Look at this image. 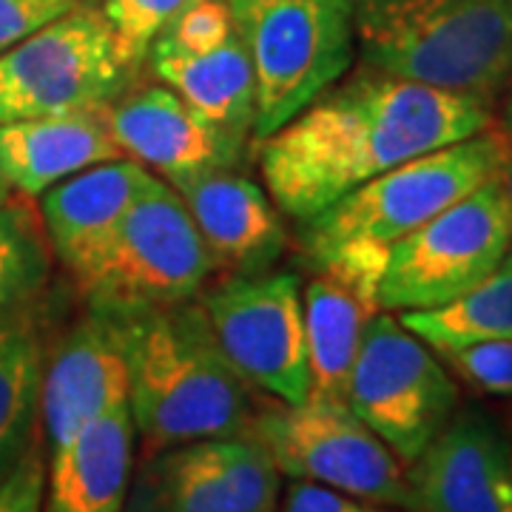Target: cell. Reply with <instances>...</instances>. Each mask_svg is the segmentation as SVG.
<instances>
[{
	"label": "cell",
	"mask_w": 512,
	"mask_h": 512,
	"mask_svg": "<svg viewBox=\"0 0 512 512\" xmlns=\"http://www.w3.org/2000/svg\"><path fill=\"white\" fill-rule=\"evenodd\" d=\"M109 23L114 49L131 72L148 60L151 46L174 26V20L197 0H94Z\"/></svg>",
	"instance_id": "obj_25"
},
{
	"label": "cell",
	"mask_w": 512,
	"mask_h": 512,
	"mask_svg": "<svg viewBox=\"0 0 512 512\" xmlns=\"http://www.w3.org/2000/svg\"><path fill=\"white\" fill-rule=\"evenodd\" d=\"M407 478L419 512H512V447L481 413L456 410Z\"/></svg>",
	"instance_id": "obj_15"
},
{
	"label": "cell",
	"mask_w": 512,
	"mask_h": 512,
	"mask_svg": "<svg viewBox=\"0 0 512 512\" xmlns=\"http://www.w3.org/2000/svg\"><path fill=\"white\" fill-rule=\"evenodd\" d=\"M120 154L180 188L208 171L237 168L251 140L214 126L168 86H128L106 109Z\"/></svg>",
	"instance_id": "obj_13"
},
{
	"label": "cell",
	"mask_w": 512,
	"mask_h": 512,
	"mask_svg": "<svg viewBox=\"0 0 512 512\" xmlns=\"http://www.w3.org/2000/svg\"><path fill=\"white\" fill-rule=\"evenodd\" d=\"M282 473L251 436L171 444L134 464L123 512H279Z\"/></svg>",
	"instance_id": "obj_12"
},
{
	"label": "cell",
	"mask_w": 512,
	"mask_h": 512,
	"mask_svg": "<svg viewBox=\"0 0 512 512\" xmlns=\"http://www.w3.org/2000/svg\"><path fill=\"white\" fill-rule=\"evenodd\" d=\"M214 262L177 188L157 180L117 222L74 288L89 311L126 319L197 299Z\"/></svg>",
	"instance_id": "obj_5"
},
{
	"label": "cell",
	"mask_w": 512,
	"mask_h": 512,
	"mask_svg": "<svg viewBox=\"0 0 512 512\" xmlns=\"http://www.w3.org/2000/svg\"><path fill=\"white\" fill-rule=\"evenodd\" d=\"M46 490V444L40 441L20 470L0 487V512H40Z\"/></svg>",
	"instance_id": "obj_28"
},
{
	"label": "cell",
	"mask_w": 512,
	"mask_h": 512,
	"mask_svg": "<svg viewBox=\"0 0 512 512\" xmlns=\"http://www.w3.org/2000/svg\"><path fill=\"white\" fill-rule=\"evenodd\" d=\"M353 3H356V0H353Z\"/></svg>",
	"instance_id": "obj_35"
},
{
	"label": "cell",
	"mask_w": 512,
	"mask_h": 512,
	"mask_svg": "<svg viewBox=\"0 0 512 512\" xmlns=\"http://www.w3.org/2000/svg\"><path fill=\"white\" fill-rule=\"evenodd\" d=\"M510 157V143L493 123L467 140L396 165L302 222L305 254L319 274L379 296L387 251L501 174Z\"/></svg>",
	"instance_id": "obj_3"
},
{
	"label": "cell",
	"mask_w": 512,
	"mask_h": 512,
	"mask_svg": "<svg viewBox=\"0 0 512 512\" xmlns=\"http://www.w3.org/2000/svg\"><path fill=\"white\" fill-rule=\"evenodd\" d=\"M131 83L97 3L80 0L0 55V123L106 109Z\"/></svg>",
	"instance_id": "obj_10"
},
{
	"label": "cell",
	"mask_w": 512,
	"mask_h": 512,
	"mask_svg": "<svg viewBox=\"0 0 512 512\" xmlns=\"http://www.w3.org/2000/svg\"><path fill=\"white\" fill-rule=\"evenodd\" d=\"M43 353L46 336L35 308L0 328V487L43 441Z\"/></svg>",
	"instance_id": "obj_22"
},
{
	"label": "cell",
	"mask_w": 512,
	"mask_h": 512,
	"mask_svg": "<svg viewBox=\"0 0 512 512\" xmlns=\"http://www.w3.org/2000/svg\"><path fill=\"white\" fill-rule=\"evenodd\" d=\"M52 265L55 254L29 200L12 194L0 202V328L37 308Z\"/></svg>",
	"instance_id": "obj_24"
},
{
	"label": "cell",
	"mask_w": 512,
	"mask_h": 512,
	"mask_svg": "<svg viewBox=\"0 0 512 512\" xmlns=\"http://www.w3.org/2000/svg\"><path fill=\"white\" fill-rule=\"evenodd\" d=\"M160 177L128 157L97 163L40 194V222L55 259L80 276L117 222Z\"/></svg>",
	"instance_id": "obj_17"
},
{
	"label": "cell",
	"mask_w": 512,
	"mask_h": 512,
	"mask_svg": "<svg viewBox=\"0 0 512 512\" xmlns=\"http://www.w3.org/2000/svg\"><path fill=\"white\" fill-rule=\"evenodd\" d=\"M109 109V106H106ZM106 109L63 111L0 123V177L12 194L35 200L97 163L123 157Z\"/></svg>",
	"instance_id": "obj_18"
},
{
	"label": "cell",
	"mask_w": 512,
	"mask_h": 512,
	"mask_svg": "<svg viewBox=\"0 0 512 512\" xmlns=\"http://www.w3.org/2000/svg\"><path fill=\"white\" fill-rule=\"evenodd\" d=\"M128 402V370L120 330L92 313L46 342L40 384V427L46 453L117 404Z\"/></svg>",
	"instance_id": "obj_14"
},
{
	"label": "cell",
	"mask_w": 512,
	"mask_h": 512,
	"mask_svg": "<svg viewBox=\"0 0 512 512\" xmlns=\"http://www.w3.org/2000/svg\"><path fill=\"white\" fill-rule=\"evenodd\" d=\"M493 114L473 97L362 66L259 140L262 185L305 222L384 171L493 126Z\"/></svg>",
	"instance_id": "obj_1"
},
{
	"label": "cell",
	"mask_w": 512,
	"mask_h": 512,
	"mask_svg": "<svg viewBox=\"0 0 512 512\" xmlns=\"http://www.w3.org/2000/svg\"><path fill=\"white\" fill-rule=\"evenodd\" d=\"M498 180H501V188H504V197H507V202H510V211H512V157H510V163L501 168Z\"/></svg>",
	"instance_id": "obj_31"
},
{
	"label": "cell",
	"mask_w": 512,
	"mask_h": 512,
	"mask_svg": "<svg viewBox=\"0 0 512 512\" xmlns=\"http://www.w3.org/2000/svg\"><path fill=\"white\" fill-rule=\"evenodd\" d=\"M80 0H0V55L69 12Z\"/></svg>",
	"instance_id": "obj_27"
},
{
	"label": "cell",
	"mask_w": 512,
	"mask_h": 512,
	"mask_svg": "<svg viewBox=\"0 0 512 512\" xmlns=\"http://www.w3.org/2000/svg\"><path fill=\"white\" fill-rule=\"evenodd\" d=\"M9 197H12V188L3 183V177H0V202H6Z\"/></svg>",
	"instance_id": "obj_33"
},
{
	"label": "cell",
	"mask_w": 512,
	"mask_h": 512,
	"mask_svg": "<svg viewBox=\"0 0 512 512\" xmlns=\"http://www.w3.org/2000/svg\"><path fill=\"white\" fill-rule=\"evenodd\" d=\"M311 396L348 402V382L367 325L382 311L379 296L330 274L313 276L302 291Z\"/></svg>",
	"instance_id": "obj_21"
},
{
	"label": "cell",
	"mask_w": 512,
	"mask_h": 512,
	"mask_svg": "<svg viewBox=\"0 0 512 512\" xmlns=\"http://www.w3.org/2000/svg\"><path fill=\"white\" fill-rule=\"evenodd\" d=\"M393 512H402V510H393Z\"/></svg>",
	"instance_id": "obj_34"
},
{
	"label": "cell",
	"mask_w": 512,
	"mask_h": 512,
	"mask_svg": "<svg viewBox=\"0 0 512 512\" xmlns=\"http://www.w3.org/2000/svg\"><path fill=\"white\" fill-rule=\"evenodd\" d=\"M200 308L228 365L259 396H311L302 285L291 271L228 276L200 293Z\"/></svg>",
	"instance_id": "obj_11"
},
{
	"label": "cell",
	"mask_w": 512,
	"mask_h": 512,
	"mask_svg": "<svg viewBox=\"0 0 512 512\" xmlns=\"http://www.w3.org/2000/svg\"><path fill=\"white\" fill-rule=\"evenodd\" d=\"M134 421L117 404L46 453L40 512H123L134 473Z\"/></svg>",
	"instance_id": "obj_19"
},
{
	"label": "cell",
	"mask_w": 512,
	"mask_h": 512,
	"mask_svg": "<svg viewBox=\"0 0 512 512\" xmlns=\"http://www.w3.org/2000/svg\"><path fill=\"white\" fill-rule=\"evenodd\" d=\"M362 66L493 106L512 77V0H356Z\"/></svg>",
	"instance_id": "obj_4"
},
{
	"label": "cell",
	"mask_w": 512,
	"mask_h": 512,
	"mask_svg": "<svg viewBox=\"0 0 512 512\" xmlns=\"http://www.w3.org/2000/svg\"><path fill=\"white\" fill-rule=\"evenodd\" d=\"M439 356L450 373L470 387L487 396H512V339L439 350Z\"/></svg>",
	"instance_id": "obj_26"
},
{
	"label": "cell",
	"mask_w": 512,
	"mask_h": 512,
	"mask_svg": "<svg viewBox=\"0 0 512 512\" xmlns=\"http://www.w3.org/2000/svg\"><path fill=\"white\" fill-rule=\"evenodd\" d=\"M501 97H504V103H501V123H498V128H501V134H504V140L510 143L512 151V77Z\"/></svg>",
	"instance_id": "obj_30"
},
{
	"label": "cell",
	"mask_w": 512,
	"mask_h": 512,
	"mask_svg": "<svg viewBox=\"0 0 512 512\" xmlns=\"http://www.w3.org/2000/svg\"><path fill=\"white\" fill-rule=\"evenodd\" d=\"M225 3H228V9L234 12V18H239V15H245L248 9H254V6L265 3V0H225Z\"/></svg>",
	"instance_id": "obj_32"
},
{
	"label": "cell",
	"mask_w": 512,
	"mask_h": 512,
	"mask_svg": "<svg viewBox=\"0 0 512 512\" xmlns=\"http://www.w3.org/2000/svg\"><path fill=\"white\" fill-rule=\"evenodd\" d=\"M146 63L205 120L254 140V66L242 32L208 46H180L160 37Z\"/></svg>",
	"instance_id": "obj_20"
},
{
	"label": "cell",
	"mask_w": 512,
	"mask_h": 512,
	"mask_svg": "<svg viewBox=\"0 0 512 512\" xmlns=\"http://www.w3.org/2000/svg\"><path fill=\"white\" fill-rule=\"evenodd\" d=\"M140 456L171 444L245 436L259 393L228 365L200 302L114 319Z\"/></svg>",
	"instance_id": "obj_2"
},
{
	"label": "cell",
	"mask_w": 512,
	"mask_h": 512,
	"mask_svg": "<svg viewBox=\"0 0 512 512\" xmlns=\"http://www.w3.org/2000/svg\"><path fill=\"white\" fill-rule=\"evenodd\" d=\"M350 410L413 464L458 410V384L439 350L379 311L367 325L348 382Z\"/></svg>",
	"instance_id": "obj_9"
},
{
	"label": "cell",
	"mask_w": 512,
	"mask_h": 512,
	"mask_svg": "<svg viewBox=\"0 0 512 512\" xmlns=\"http://www.w3.org/2000/svg\"><path fill=\"white\" fill-rule=\"evenodd\" d=\"M251 439L293 481H311L387 510L419 512L407 464L348 402L308 396L288 404L259 396L248 424Z\"/></svg>",
	"instance_id": "obj_6"
},
{
	"label": "cell",
	"mask_w": 512,
	"mask_h": 512,
	"mask_svg": "<svg viewBox=\"0 0 512 512\" xmlns=\"http://www.w3.org/2000/svg\"><path fill=\"white\" fill-rule=\"evenodd\" d=\"M282 512H393L379 504H370L348 493H339L333 487L311 484V481H293L285 490Z\"/></svg>",
	"instance_id": "obj_29"
},
{
	"label": "cell",
	"mask_w": 512,
	"mask_h": 512,
	"mask_svg": "<svg viewBox=\"0 0 512 512\" xmlns=\"http://www.w3.org/2000/svg\"><path fill=\"white\" fill-rule=\"evenodd\" d=\"M353 0H265L239 15L254 66V140L291 123L356 60Z\"/></svg>",
	"instance_id": "obj_7"
},
{
	"label": "cell",
	"mask_w": 512,
	"mask_h": 512,
	"mask_svg": "<svg viewBox=\"0 0 512 512\" xmlns=\"http://www.w3.org/2000/svg\"><path fill=\"white\" fill-rule=\"evenodd\" d=\"M510 248L512 211L495 174L387 251L379 305L390 313L444 308L481 285Z\"/></svg>",
	"instance_id": "obj_8"
},
{
	"label": "cell",
	"mask_w": 512,
	"mask_h": 512,
	"mask_svg": "<svg viewBox=\"0 0 512 512\" xmlns=\"http://www.w3.org/2000/svg\"><path fill=\"white\" fill-rule=\"evenodd\" d=\"M399 319L433 350L512 339V248L493 274L461 299L433 311L399 313Z\"/></svg>",
	"instance_id": "obj_23"
},
{
	"label": "cell",
	"mask_w": 512,
	"mask_h": 512,
	"mask_svg": "<svg viewBox=\"0 0 512 512\" xmlns=\"http://www.w3.org/2000/svg\"><path fill=\"white\" fill-rule=\"evenodd\" d=\"M197 225L214 271L248 276L271 271L285 251V225L265 185L237 168L208 171L177 188Z\"/></svg>",
	"instance_id": "obj_16"
}]
</instances>
